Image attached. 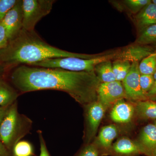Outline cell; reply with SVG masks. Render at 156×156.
<instances>
[{
	"label": "cell",
	"mask_w": 156,
	"mask_h": 156,
	"mask_svg": "<svg viewBox=\"0 0 156 156\" xmlns=\"http://www.w3.org/2000/svg\"><path fill=\"white\" fill-rule=\"evenodd\" d=\"M116 53H101L99 56L90 59L77 57L50 58L34 63L30 66L61 69L73 72L94 71L97 65L104 62L115 59Z\"/></svg>",
	"instance_id": "4"
},
{
	"label": "cell",
	"mask_w": 156,
	"mask_h": 156,
	"mask_svg": "<svg viewBox=\"0 0 156 156\" xmlns=\"http://www.w3.org/2000/svg\"><path fill=\"white\" fill-rule=\"evenodd\" d=\"M94 71L101 83L116 81L111 60L101 62L95 66Z\"/></svg>",
	"instance_id": "17"
},
{
	"label": "cell",
	"mask_w": 156,
	"mask_h": 156,
	"mask_svg": "<svg viewBox=\"0 0 156 156\" xmlns=\"http://www.w3.org/2000/svg\"><path fill=\"white\" fill-rule=\"evenodd\" d=\"M139 64V62L131 63L130 71L122 83L127 98L136 102L148 99L140 88Z\"/></svg>",
	"instance_id": "6"
},
{
	"label": "cell",
	"mask_w": 156,
	"mask_h": 156,
	"mask_svg": "<svg viewBox=\"0 0 156 156\" xmlns=\"http://www.w3.org/2000/svg\"><path fill=\"white\" fill-rule=\"evenodd\" d=\"M154 52L153 48L136 44L117 52L115 60L129 62L131 63L139 62Z\"/></svg>",
	"instance_id": "10"
},
{
	"label": "cell",
	"mask_w": 156,
	"mask_h": 156,
	"mask_svg": "<svg viewBox=\"0 0 156 156\" xmlns=\"http://www.w3.org/2000/svg\"><path fill=\"white\" fill-rule=\"evenodd\" d=\"M11 106V105H10ZM10 106H9L10 107ZM9 106H0V126L9 109Z\"/></svg>",
	"instance_id": "30"
},
{
	"label": "cell",
	"mask_w": 156,
	"mask_h": 156,
	"mask_svg": "<svg viewBox=\"0 0 156 156\" xmlns=\"http://www.w3.org/2000/svg\"><path fill=\"white\" fill-rule=\"evenodd\" d=\"M22 1H17L1 21L9 41L15 37L23 28Z\"/></svg>",
	"instance_id": "9"
},
{
	"label": "cell",
	"mask_w": 156,
	"mask_h": 156,
	"mask_svg": "<svg viewBox=\"0 0 156 156\" xmlns=\"http://www.w3.org/2000/svg\"><path fill=\"white\" fill-rule=\"evenodd\" d=\"M13 151L15 156H31L33 154V149L29 142L23 140L15 144Z\"/></svg>",
	"instance_id": "22"
},
{
	"label": "cell",
	"mask_w": 156,
	"mask_h": 156,
	"mask_svg": "<svg viewBox=\"0 0 156 156\" xmlns=\"http://www.w3.org/2000/svg\"><path fill=\"white\" fill-rule=\"evenodd\" d=\"M85 106L87 121L86 140L89 143L97 133L101 122L108 107L98 100Z\"/></svg>",
	"instance_id": "7"
},
{
	"label": "cell",
	"mask_w": 156,
	"mask_h": 156,
	"mask_svg": "<svg viewBox=\"0 0 156 156\" xmlns=\"http://www.w3.org/2000/svg\"><path fill=\"white\" fill-rule=\"evenodd\" d=\"M138 32L148 27L156 24V5L151 2L144 7L134 18Z\"/></svg>",
	"instance_id": "14"
},
{
	"label": "cell",
	"mask_w": 156,
	"mask_h": 156,
	"mask_svg": "<svg viewBox=\"0 0 156 156\" xmlns=\"http://www.w3.org/2000/svg\"><path fill=\"white\" fill-rule=\"evenodd\" d=\"M38 134L40 145H41V153H40V156H50L47 149L44 140L43 138L41 131H39Z\"/></svg>",
	"instance_id": "28"
},
{
	"label": "cell",
	"mask_w": 156,
	"mask_h": 156,
	"mask_svg": "<svg viewBox=\"0 0 156 156\" xmlns=\"http://www.w3.org/2000/svg\"><path fill=\"white\" fill-rule=\"evenodd\" d=\"M135 112V107L133 105L122 99L114 105L110 117L115 122L128 123L132 120Z\"/></svg>",
	"instance_id": "13"
},
{
	"label": "cell",
	"mask_w": 156,
	"mask_h": 156,
	"mask_svg": "<svg viewBox=\"0 0 156 156\" xmlns=\"http://www.w3.org/2000/svg\"><path fill=\"white\" fill-rule=\"evenodd\" d=\"M154 124L155 125V126H156V120H155L154 122Z\"/></svg>",
	"instance_id": "35"
},
{
	"label": "cell",
	"mask_w": 156,
	"mask_h": 156,
	"mask_svg": "<svg viewBox=\"0 0 156 156\" xmlns=\"http://www.w3.org/2000/svg\"><path fill=\"white\" fill-rule=\"evenodd\" d=\"M9 42L5 28L0 22V50L5 48Z\"/></svg>",
	"instance_id": "27"
},
{
	"label": "cell",
	"mask_w": 156,
	"mask_h": 156,
	"mask_svg": "<svg viewBox=\"0 0 156 156\" xmlns=\"http://www.w3.org/2000/svg\"><path fill=\"white\" fill-rule=\"evenodd\" d=\"M6 68L0 63V78L3 76L5 71Z\"/></svg>",
	"instance_id": "32"
},
{
	"label": "cell",
	"mask_w": 156,
	"mask_h": 156,
	"mask_svg": "<svg viewBox=\"0 0 156 156\" xmlns=\"http://www.w3.org/2000/svg\"><path fill=\"white\" fill-rule=\"evenodd\" d=\"M127 98L122 83L115 81L100 83L97 89V100L109 107L119 101Z\"/></svg>",
	"instance_id": "8"
},
{
	"label": "cell",
	"mask_w": 156,
	"mask_h": 156,
	"mask_svg": "<svg viewBox=\"0 0 156 156\" xmlns=\"http://www.w3.org/2000/svg\"><path fill=\"white\" fill-rule=\"evenodd\" d=\"M78 156H99V154L96 146L92 144L84 147Z\"/></svg>",
	"instance_id": "26"
},
{
	"label": "cell",
	"mask_w": 156,
	"mask_h": 156,
	"mask_svg": "<svg viewBox=\"0 0 156 156\" xmlns=\"http://www.w3.org/2000/svg\"><path fill=\"white\" fill-rule=\"evenodd\" d=\"M17 2V0H0V22Z\"/></svg>",
	"instance_id": "25"
},
{
	"label": "cell",
	"mask_w": 156,
	"mask_h": 156,
	"mask_svg": "<svg viewBox=\"0 0 156 156\" xmlns=\"http://www.w3.org/2000/svg\"><path fill=\"white\" fill-rule=\"evenodd\" d=\"M154 82L152 88L147 94L148 98L153 97L156 95V71L153 74Z\"/></svg>",
	"instance_id": "29"
},
{
	"label": "cell",
	"mask_w": 156,
	"mask_h": 156,
	"mask_svg": "<svg viewBox=\"0 0 156 156\" xmlns=\"http://www.w3.org/2000/svg\"><path fill=\"white\" fill-rule=\"evenodd\" d=\"M18 94L12 87L0 80V106H9L14 103Z\"/></svg>",
	"instance_id": "18"
},
{
	"label": "cell",
	"mask_w": 156,
	"mask_h": 156,
	"mask_svg": "<svg viewBox=\"0 0 156 156\" xmlns=\"http://www.w3.org/2000/svg\"><path fill=\"white\" fill-rule=\"evenodd\" d=\"M119 130L116 126L110 125L101 128L94 144L98 151L99 156L111 155L113 141L117 137Z\"/></svg>",
	"instance_id": "11"
},
{
	"label": "cell",
	"mask_w": 156,
	"mask_h": 156,
	"mask_svg": "<svg viewBox=\"0 0 156 156\" xmlns=\"http://www.w3.org/2000/svg\"><path fill=\"white\" fill-rule=\"evenodd\" d=\"M0 156H8L5 145L0 141Z\"/></svg>",
	"instance_id": "31"
},
{
	"label": "cell",
	"mask_w": 156,
	"mask_h": 156,
	"mask_svg": "<svg viewBox=\"0 0 156 156\" xmlns=\"http://www.w3.org/2000/svg\"><path fill=\"white\" fill-rule=\"evenodd\" d=\"M54 0H23V28L32 31L37 23L50 14Z\"/></svg>",
	"instance_id": "5"
},
{
	"label": "cell",
	"mask_w": 156,
	"mask_h": 156,
	"mask_svg": "<svg viewBox=\"0 0 156 156\" xmlns=\"http://www.w3.org/2000/svg\"><path fill=\"white\" fill-rule=\"evenodd\" d=\"M152 2L156 5V0H153V1H152Z\"/></svg>",
	"instance_id": "34"
},
{
	"label": "cell",
	"mask_w": 156,
	"mask_h": 156,
	"mask_svg": "<svg viewBox=\"0 0 156 156\" xmlns=\"http://www.w3.org/2000/svg\"><path fill=\"white\" fill-rule=\"evenodd\" d=\"M151 156H156V147L152 151Z\"/></svg>",
	"instance_id": "33"
},
{
	"label": "cell",
	"mask_w": 156,
	"mask_h": 156,
	"mask_svg": "<svg viewBox=\"0 0 156 156\" xmlns=\"http://www.w3.org/2000/svg\"><path fill=\"white\" fill-rule=\"evenodd\" d=\"M113 63V71L116 81L122 82L129 73L131 63L129 62L115 60Z\"/></svg>",
	"instance_id": "20"
},
{
	"label": "cell",
	"mask_w": 156,
	"mask_h": 156,
	"mask_svg": "<svg viewBox=\"0 0 156 156\" xmlns=\"http://www.w3.org/2000/svg\"><path fill=\"white\" fill-rule=\"evenodd\" d=\"M141 154L146 155V153L139 142L127 137H122L112 145L111 155L136 156Z\"/></svg>",
	"instance_id": "12"
},
{
	"label": "cell",
	"mask_w": 156,
	"mask_h": 156,
	"mask_svg": "<svg viewBox=\"0 0 156 156\" xmlns=\"http://www.w3.org/2000/svg\"><path fill=\"white\" fill-rule=\"evenodd\" d=\"M154 82L153 75L140 74V88L143 92L147 96L148 92H149L152 88Z\"/></svg>",
	"instance_id": "24"
},
{
	"label": "cell",
	"mask_w": 156,
	"mask_h": 156,
	"mask_svg": "<svg viewBox=\"0 0 156 156\" xmlns=\"http://www.w3.org/2000/svg\"><path fill=\"white\" fill-rule=\"evenodd\" d=\"M137 44L156 46V24L148 27L139 33L136 39Z\"/></svg>",
	"instance_id": "19"
},
{
	"label": "cell",
	"mask_w": 156,
	"mask_h": 156,
	"mask_svg": "<svg viewBox=\"0 0 156 156\" xmlns=\"http://www.w3.org/2000/svg\"><path fill=\"white\" fill-rule=\"evenodd\" d=\"M140 74L153 75L156 71V52L144 58L139 64Z\"/></svg>",
	"instance_id": "21"
},
{
	"label": "cell",
	"mask_w": 156,
	"mask_h": 156,
	"mask_svg": "<svg viewBox=\"0 0 156 156\" xmlns=\"http://www.w3.org/2000/svg\"><path fill=\"white\" fill-rule=\"evenodd\" d=\"M135 112L143 119L156 120V101L150 100L136 102Z\"/></svg>",
	"instance_id": "16"
},
{
	"label": "cell",
	"mask_w": 156,
	"mask_h": 156,
	"mask_svg": "<svg viewBox=\"0 0 156 156\" xmlns=\"http://www.w3.org/2000/svg\"><path fill=\"white\" fill-rule=\"evenodd\" d=\"M13 85L22 92L59 90L66 92L82 105L97 100L101 83L95 71L73 72L21 65L11 73Z\"/></svg>",
	"instance_id": "1"
},
{
	"label": "cell",
	"mask_w": 156,
	"mask_h": 156,
	"mask_svg": "<svg viewBox=\"0 0 156 156\" xmlns=\"http://www.w3.org/2000/svg\"><path fill=\"white\" fill-rule=\"evenodd\" d=\"M138 142L145 150L146 155L151 156L156 147V126L154 124H148L142 128Z\"/></svg>",
	"instance_id": "15"
},
{
	"label": "cell",
	"mask_w": 156,
	"mask_h": 156,
	"mask_svg": "<svg viewBox=\"0 0 156 156\" xmlns=\"http://www.w3.org/2000/svg\"><path fill=\"white\" fill-rule=\"evenodd\" d=\"M150 0H126L123 1L125 5L133 14H136L151 2Z\"/></svg>",
	"instance_id": "23"
},
{
	"label": "cell",
	"mask_w": 156,
	"mask_h": 156,
	"mask_svg": "<svg viewBox=\"0 0 156 156\" xmlns=\"http://www.w3.org/2000/svg\"><path fill=\"white\" fill-rule=\"evenodd\" d=\"M30 120L20 116L17 111V104L9 107L0 126V141L7 147L18 142L27 133L31 126Z\"/></svg>",
	"instance_id": "3"
},
{
	"label": "cell",
	"mask_w": 156,
	"mask_h": 156,
	"mask_svg": "<svg viewBox=\"0 0 156 156\" xmlns=\"http://www.w3.org/2000/svg\"><path fill=\"white\" fill-rule=\"evenodd\" d=\"M101 54H88L69 52L51 46L36 32L24 29L0 50V63L9 68L19 65L31 66L50 58L77 57L90 59Z\"/></svg>",
	"instance_id": "2"
}]
</instances>
